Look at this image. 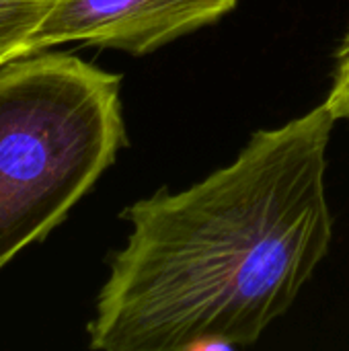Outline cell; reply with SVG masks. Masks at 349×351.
Instances as JSON below:
<instances>
[{"mask_svg": "<svg viewBox=\"0 0 349 351\" xmlns=\"http://www.w3.org/2000/svg\"><path fill=\"white\" fill-rule=\"evenodd\" d=\"M335 121L321 103L253 134L234 162L202 183L123 210L132 232L97 298L91 350L253 346L329 253Z\"/></svg>", "mask_w": 349, "mask_h": 351, "instance_id": "obj_1", "label": "cell"}, {"mask_svg": "<svg viewBox=\"0 0 349 351\" xmlns=\"http://www.w3.org/2000/svg\"><path fill=\"white\" fill-rule=\"evenodd\" d=\"M56 0H0V66L29 53V43Z\"/></svg>", "mask_w": 349, "mask_h": 351, "instance_id": "obj_4", "label": "cell"}, {"mask_svg": "<svg viewBox=\"0 0 349 351\" xmlns=\"http://www.w3.org/2000/svg\"><path fill=\"white\" fill-rule=\"evenodd\" d=\"M325 105L337 121H349V27L335 51L331 88L325 99Z\"/></svg>", "mask_w": 349, "mask_h": 351, "instance_id": "obj_5", "label": "cell"}, {"mask_svg": "<svg viewBox=\"0 0 349 351\" xmlns=\"http://www.w3.org/2000/svg\"><path fill=\"white\" fill-rule=\"evenodd\" d=\"M237 0H56L31 37L29 53L64 43L150 53L216 23Z\"/></svg>", "mask_w": 349, "mask_h": 351, "instance_id": "obj_3", "label": "cell"}, {"mask_svg": "<svg viewBox=\"0 0 349 351\" xmlns=\"http://www.w3.org/2000/svg\"><path fill=\"white\" fill-rule=\"evenodd\" d=\"M121 76L72 53L0 66V269L43 241L128 144Z\"/></svg>", "mask_w": 349, "mask_h": 351, "instance_id": "obj_2", "label": "cell"}]
</instances>
